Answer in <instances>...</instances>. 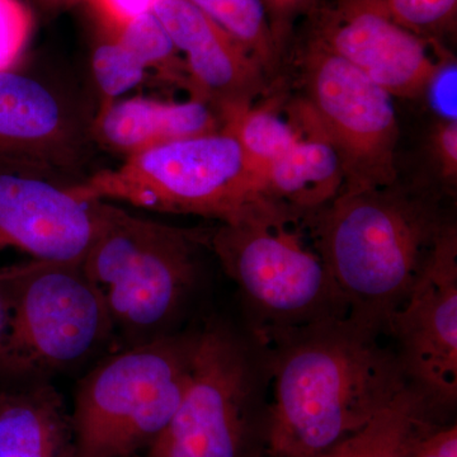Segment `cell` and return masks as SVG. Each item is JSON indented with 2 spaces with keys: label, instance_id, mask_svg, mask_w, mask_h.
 <instances>
[{
  "label": "cell",
  "instance_id": "cb8c5ba5",
  "mask_svg": "<svg viewBox=\"0 0 457 457\" xmlns=\"http://www.w3.org/2000/svg\"><path fill=\"white\" fill-rule=\"evenodd\" d=\"M33 20L21 0H0V71H12L22 56Z\"/></svg>",
  "mask_w": 457,
  "mask_h": 457
},
{
  "label": "cell",
  "instance_id": "7c38bea8",
  "mask_svg": "<svg viewBox=\"0 0 457 457\" xmlns=\"http://www.w3.org/2000/svg\"><path fill=\"white\" fill-rule=\"evenodd\" d=\"M312 40L393 98L425 95L442 65L429 51V40L398 25L386 8L360 0H338L336 8L318 13Z\"/></svg>",
  "mask_w": 457,
  "mask_h": 457
},
{
  "label": "cell",
  "instance_id": "4dcf8cb0",
  "mask_svg": "<svg viewBox=\"0 0 457 457\" xmlns=\"http://www.w3.org/2000/svg\"><path fill=\"white\" fill-rule=\"evenodd\" d=\"M360 2L370 3V4L381 5V7L386 8L385 0H360Z\"/></svg>",
  "mask_w": 457,
  "mask_h": 457
},
{
  "label": "cell",
  "instance_id": "83f0119b",
  "mask_svg": "<svg viewBox=\"0 0 457 457\" xmlns=\"http://www.w3.org/2000/svg\"><path fill=\"white\" fill-rule=\"evenodd\" d=\"M156 0H93L104 20L119 29L141 14L152 12Z\"/></svg>",
  "mask_w": 457,
  "mask_h": 457
},
{
  "label": "cell",
  "instance_id": "d4e9b609",
  "mask_svg": "<svg viewBox=\"0 0 457 457\" xmlns=\"http://www.w3.org/2000/svg\"><path fill=\"white\" fill-rule=\"evenodd\" d=\"M266 9L270 31L278 49L284 46L290 35L295 20L311 11L315 0H261Z\"/></svg>",
  "mask_w": 457,
  "mask_h": 457
},
{
  "label": "cell",
  "instance_id": "1f68e13d",
  "mask_svg": "<svg viewBox=\"0 0 457 457\" xmlns=\"http://www.w3.org/2000/svg\"><path fill=\"white\" fill-rule=\"evenodd\" d=\"M134 457H145V456H140V455H139V456H134Z\"/></svg>",
  "mask_w": 457,
  "mask_h": 457
},
{
  "label": "cell",
  "instance_id": "7a4b0ae2",
  "mask_svg": "<svg viewBox=\"0 0 457 457\" xmlns=\"http://www.w3.org/2000/svg\"><path fill=\"white\" fill-rule=\"evenodd\" d=\"M343 189L315 213V231L350 317L387 332L444 224L432 204L396 187Z\"/></svg>",
  "mask_w": 457,
  "mask_h": 457
},
{
  "label": "cell",
  "instance_id": "ba28073f",
  "mask_svg": "<svg viewBox=\"0 0 457 457\" xmlns=\"http://www.w3.org/2000/svg\"><path fill=\"white\" fill-rule=\"evenodd\" d=\"M303 60L308 99L299 116L335 147L343 189L396 183L399 125L392 96L317 41H309Z\"/></svg>",
  "mask_w": 457,
  "mask_h": 457
},
{
  "label": "cell",
  "instance_id": "ffe728a7",
  "mask_svg": "<svg viewBox=\"0 0 457 457\" xmlns=\"http://www.w3.org/2000/svg\"><path fill=\"white\" fill-rule=\"evenodd\" d=\"M231 37L236 38L269 71L279 49L261 0H188Z\"/></svg>",
  "mask_w": 457,
  "mask_h": 457
},
{
  "label": "cell",
  "instance_id": "4fadbf2b",
  "mask_svg": "<svg viewBox=\"0 0 457 457\" xmlns=\"http://www.w3.org/2000/svg\"><path fill=\"white\" fill-rule=\"evenodd\" d=\"M89 141L92 122L46 84L0 71V158L62 177L83 163Z\"/></svg>",
  "mask_w": 457,
  "mask_h": 457
},
{
  "label": "cell",
  "instance_id": "f1b7e54d",
  "mask_svg": "<svg viewBox=\"0 0 457 457\" xmlns=\"http://www.w3.org/2000/svg\"><path fill=\"white\" fill-rule=\"evenodd\" d=\"M414 457H457L456 425L432 429L418 445Z\"/></svg>",
  "mask_w": 457,
  "mask_h": 457
},
{
  "label": "cell",
  "instance_id": "2e32d148",
  "mask_svg": "<svg viewBox=\"0 0 457 457\" xmlns=\"http://www.w3.org/2000/svg\"><path fill=\"white\" fill-rule=\"evenodd\" d=\"M0 457H75L71 414L53 385L0 390Z\"/></svg>",
  "mask_w": 457,
  "mask_h": 457
},
{
  "label": "cell",
  "instance_id": "484cf974",
  "mask_svg": "<svg viewBox=\"0 0 457 457\" xmlns=\"http://www.w3.org/2000/svg\"><path fill=\"white\" fill-rule=\"evenodd\" d=\"M433 156L442 177L455 182L457 176V121L444 120L438 123L432 137Z\"/></svg>",
  "mask_w": 457,
  "mask_h": 457
},
{
  "label": "cell",
  "instance_id": "44dd1931",
  "mask_svg": "<svg viewBox=\"0 0 457 457\" xmlns=\"http://www.w3.org/2000/svg\"><path fill=\"white\" fill-rule=\"evenodd\" d=\"M92 71L104 104L139 86L146 66L119 38L104 42L95 50Z\"/></svg>",
  "mask_w": 457,
  "mask_h": 457
},
{
  "label": "cell",
  "instance_id": "9c48e42d",
  "mask_svg": "<svg viewBox=\"0 0 457 457\" xmlns=\"http://www.w3.org/2000/svg\"><path fill=\"white\" fill-rule=\"evenodd\" d=\"M251 363L236 337L219 327L196 335L187 389L145 457H242Z\"/></svg>",
  "mask_w": 457,
  "mask_h": 457
},
{
  "label": "cell",
  "instance_id": "52a82bcc",
  "mask_svg": "<svg viewBox=\"0 0 457 457\" xmlns=\"http://www.w3.org/2000/svg\"><path fill=\"white\" fill-rule=\"evenodd\" d=\"M83 200L228 222L262 198L239 141L220 130L163 144L73 185Z\"/></svg>",
  "mask_w": 457,
  "mask_h": 457
},
{
  "label": "cell",
  "instance_id": "277c9868",
  "mask_svg": "<svg viewBox=\"0 0 457 457\" xmlns=\"http://www.w3.org/2000/svg\"><path fill=\"white\" fill-rule=\"evenodd\" d=\"M112 320L83 261L0 269V374L45 381L112 341Z\"/></svg>",
  "mask_w": 457,
  "mask_h": 457
},
{
  "label": "cell",
  "instance_id": "7402d4cb",
  "mask_svg": "<svg viewBox=\"0 0 457 457\" xmlns=\"http://www.w3.org/2000/svg\"><path fill=\"white\" fill-rule=\"evenodd\" d=\"M116 37L146 69L168 68L176 62V47L153 11L120 27Z\"/></svg>",
  "mask_w": 457,
  "mask_h": 457
},
{
  "label": "cell",
  "instance_id": "ac0fdd59",
  "mask_svg": "<svg viewBox=\"0 0 457 457\" xmlns=\"http://www.w3.org/2000/svg\"><path fill=\"white\" fill-rule=\"evenodd\" d=\"M431 411L425 396L408 385L365 426L318 457H414L435 428Z\"/></svg>",
  "mask_w": 457,
  "mask_h": 457
},
{
  "label": "cell",
  "instance_id": "6da1fadb",
  "mask_svg": "<svg viewBox=\"0 0 457 457\" xmlns=\"http://www.w3.org/2000/svg\"><path fill=\"white\" fill-rule=\"evenodd\" d=\"M383 330L350 317L288 333L273 345L272 457H318L366 425L409 383Z\"/></svg>",
  "mask_w": 457,
  "mask_h": 457
},
{
  "label": "cell",
  "instance_id": "3957f363",
  "mask_svg": "<svg viewBox=\"0 0 457 457\" xmlns=\"http://www.w3.org/2000/svg\"><path fill=\"white\" fill-rule=\"evenodd\" d=\"M303 212L261 201L210 236L209 245L239 287L264 345L312 324L350 315ZM315 227V222H314Z\"/></svg>",
  "mask_w": 457,
  "mask_h": 457
},
{
  "label": "cell",
  "instance_id": "30bf717a",
  "mask_svg": "<svg viewBox=\"0 0 457 457\" xmlns=\"http://www.w3.org/2000/svg\"><path fill=\"white\" fill-rule=\"evenodd\" d=\"M409 385L431 407L457 399V234L442 230L404 303L387 321Z\"/></svg>",
  "mask_w": 457,
  "mask_h": 457
},
{
  "label": "cell",
  "instance_id": "5bb4252c",
  "mask_svg": "<svg viewBox=\"0 0 457 457\" xmlns=\"http://www.w3.org/2000/svg\"><path fill=\"white\" fill-rule=\"evenodd\" d=\"M158 17L185 55L194 98L220 111L251 106L263 89V66L248 50L188 0H156Z\"/></svg>",
  "mask_w": 457,
  "mask_h": 457
},
{
  "label": "cell",
  "instance_id": "8992f818",
  "mask_svg": "<svg viewBox=\"0 0 457 457\" xmlns=\"http://www.w3.org/2000/svg\"><path fill=\"white\" fill-rule=\"evenodd\" d=\"M196 336L164 335L125 345L78 384L75 457H134L170 425L194 362Z\"/></svg>",
  "mask_w": 457,
  "mask_h": 457
},
{
  "label": "cell",
  "instance_id": "603a6c76",
  "mask_svg": "<svg viewBox=\"0 0 457 457\" xmlns=\"http://www.w3.org/2000/svg\"><path fill=\"white\" fill-rule=\"evenodd\" d=\"M385 4L398 25L427 40L455 27L457 0H385Z\"/></svg>",
  "mask_w": 457,
  "mask_h": 457
},
{
  "label": "cell",
  "instance_id": "8fae6325",
  "mask_svg": "<svg viewBox=\"0 0 457 457\" xmlns=\"http://www.w3.org/2000/svg\"><path fill=\"white\" fill-rule=\"evenodd\" d=\"M74 183L0 158V249L31 260L83 261L101 224L104 201L78 197Z\"/></svg>",
  "mask_w": 457,
  "mask_h": 457
},
{
  "label": "cell",
  "instance_id": "9a60e30c",
  "mask_svg": "<svg viewBox=\"0 0 457 457\" xmlns=\"http://www.w3.org/2000/svg\"><path fill=\"white\" fill-rule=\"evenodd\" d=\"M222 129L220 116L206 102H162L149 98L116 99L104 104L92 121L93 141L130 158L171 141Z\"/></svg>",
  "mask_w": 457,
  "mask_h": 457
},
{
  "label": "cell",
  "instance_id": "5b68a950",
  "mask_svg": "<svg viewBox=\"0 0 457 457\" xmlns=\"http://www.w3.org/2000/svg\"><path fill=\"white\" fill-rule=\"evenodd\" d=\"M203 234L132 215L104 201L101 224L84 255L126 345L168 335L195 284Z\"/></svg>",
  "mask_w": 457,
  "mask_h": 457
},
{
  "label": "cell",
  "instance_id": "4316f807",
  "mask_svg": "<svg viewBox=\"0 0 457 457\" xmlns=\"http://www.w3.org/2000/svg\"><path fill=\"white\" fill-rule=\"evenodd\" d=\"M427 92L431 93L433 106L444 120H456V65L442 64Z\"/></svg>",
  "mask_w": 457,
  "mask_h": 457
},
{
  "label": "cell",
  "instance_id": "d6986e66",
  "mask_svg": "<svg viewBox=\"0 0 457 457\" xmlns=\"http://www.w3.org/2000/svg\"><path fill=\"white\" fill-rule=\"evenodd\" d=\"M221 121L222 129L230 131L239 141L258 180L270 164L302 137L296 129L270 110L239 107L222 114Z\"/></svg>",
  "mask_w": 457,
  "mask_h": 457
},
{
  "label": "cell",
  "instance_id": "f546056e",
  "mask_svg": "<svg viewBox=\"0 0 457 457\" xmlns=\"http://www.w3.org/2000/svg\"><path fill=\"white\" fill-rule=\"evenodd\" d=\"M42 4L47 5V7H60V5L68 4V3H73L75 0H40Z\"/></svg>",
  "mask_w": 457,
  "mask_h": 457
},
{
  "label": "cell",
  "instance_id": "e0dca14e",
  "mask_svg": "<svg viewBox=\"0 0 457 457\" xmlns=\"http://www.w3.org/2000/svg\"><path fill=\"white\" fill-rule=\"evenodd\" d=\"M260 177L262 198L294 212L317 213L345 187V171L329 141L309 130Z\"/></svg>",
  "mask_w": 457,
  "mask_h": 457
}]
</instances>
